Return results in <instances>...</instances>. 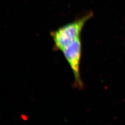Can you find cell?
<instances>
[{
	"mask_svg": "<svg viewBox=\"0 0 125 125\" xmlns=\"http://www.w3.org/2000/svg\"><path fill=\"white\" fill-rule=\"evenodd\" d=\"M93 13H88L76 21L67 24L51 33L54 47L61 51L73 41L81 37L82 31L88 21L92 17Z\"/></svg>",
	"mask_w": 125,
	"mask_h": 125,
	"instance_id": "cell-1",
	"label": "cell"
},
{
	"mask_svg": "<svg viewBox=\"0 0 125 125\" xmlns=\"http://www.w3.org/2000/svg\"><path fill=\"white\" fill-rule=\"evenodd\" d=\"M71 68L75 78L74 84L78 88H83V84L80 72L82 55L81 37L73 41L61 51Z\"/></svg>",
	"mask_w": 125,
	"mask_h": 125,
	"instance_id": "cell-2",
	"label": "cell"
}]
</instances>
